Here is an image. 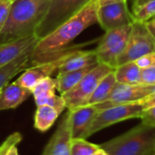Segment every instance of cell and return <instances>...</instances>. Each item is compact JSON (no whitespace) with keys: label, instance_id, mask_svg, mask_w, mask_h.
<instances>
[{"label":"cell","instance_id":"obj_15","mask_svg":"<svg viewBox=\"0 0 155 155\" xmlns=\"http://www.w3.org/2000/svg\"><path fill=\"white\" fill-rule=\"evenodd\" d=\"M32 92L15 82L7 84L0 92V111L7 109H15L24 103Z\"/></svg>","mask_w":155,"mask_h":155},{"label":"cell","instance_id":"obj_2","mask_svg":"<svg viewBox=\"0 0 155 155\" xmlns=\"http://www.w3.org/2000/svg\"><path fill=\"white\" fill-rule=\"evenodd\" d=\"M51 0H14L7 21L0 33V44L35 35Z\"/></svg>","mask_w":155,"mask_h":155},{"label":"cell","instance_id":"obj_20","mask_svg":"<svg viewBox=\"0 0 155 155\" xmlns=\"http://www.w3.org/2000/svg\"><path fill=\"white\" fill-rule=\"evenodd\" d=\"M116 84L117 81L115 78L114 71H113L101 80L94 92L89 98L86 105H94L105 101L112 93Z\"/></svg>","mask_w":155,"mask_h":155},{"label":"cell","instance_id":"obj_34","mask_svg":"<svg viewBox=\"0 0 155 155\" xmlns=\"http://www.w3.org/2000/svg\"><path fill=\"white\" fill-rule=\"evenodd\" d=\"M92 155H108V153H107L104 149H102V148L100 147L96 152H94Z\"/></svg>","mask_w":155,"mask_h":155},{"label":"cell","instance_id":"obj_32","mask_svg":"<svg viewBox=\"0 0 155 155\" xmlns=\"http://www.w3.org/2000/svg\"><path fill=\"white\" fill-rule=\"evenodd\" d=\"M145 24H146V26L149 29V31L152 33V35H155V16L153 17L152 19H150L149 21H147Z\"/></svg>","mask_w":155,"mask_h":155},{"label":"cell","instance_id":"obj_30","mask_svg":"<svg viewBox=\"0 0 155 155\" xmlns=\"http://www.w3.org/2000/svg\"><path fill=\"white\" fill-rule=\"evenodd\" d=\"M140 118L143 124L155 127V105L144 110Z\"/></svg>","mask_w":155,"mask_h":155},{"label":"cell","instance_id":"obj_37","mask_svg":"<svg viewBox=\"0 0 155 155\" xmlns=\"http://www.w3.org/2000/svg\"><path fill=\"white\" fill-rule=\"evenodd\" d=\"M0 92H1V89H0Z\"/></svg>","mask_w":155,"mask_h":155},{"label":"cell","instance_id":"obj_25","mask_svg":"<svg viewBox=\"0 0 155 155\" xmlns=\"http://www.w3.org/2000/svg\"><path fill=\"white\" fill-rule=\"evenodd\" d=\"M55 89H56L55 79L49 76V77H45V78L42 79L41 81H39L34 86V88L31 90V92H32V95L34 97H35L42 94L50 92V91H55Z\"/></svg>","mask_w":155,"mask_h":155},{"label":"cell","instance_id":"obj_33","mask_svg":"<svg viewBox=\"0 0 155 155\" xmlns=\"http://www.w3.org/2000/svg\"><path fill=\"white\" fill-rule=\"evenodd\" d=\"M16 145L17 144H15L13 146H11L8 151L6 152L5 155H19L18 154V151H17V148H16Z\"/></svg>","mask_w":155,"mask_h":155},{"label":"cell","instance_id":"obj_31","mask_svg":"<svg viewBox=\"0 0 155 155\" xmlns=\"http://www.w3.org/2000/svg\"><path fill=\"white\" fill-rule=\"evenodd\" d=\"M144 106V109H148L152 106H154L155 105V91L153 93H152L151 94H149L147 97H145L143 100L141 101Z\"/></svg>","mask_w":155,"mask_h":155},{"label":"cell","instance_id":"obj_9","mask_svg":"<svg viewBox=\"0 0 155 155\" xmlns=\"http://www.w3.org/2000/svg\"><path fill=\"white\" fill-rule=\"evenodd\" d=\"M154 91L155 85L144 84H124L117 83L108 98L100 104H94V106L100 112L113 106L140 102Z\"/></svg>","mask_w":155,"mask_h":155},{"label":"cell","instance_id":"obj_40","mask_svg":"<svg viewBox=\"0 0 155 155\" xmlns=\"http://www.w3.org/2000/svg\"><path fill=\"white\" fill-rule=\"evenodd\" d=\"M154 155H155V154H154Z\"/></svg>","mask_w":155,"mask_h":155},{"label":"cell","instance_id":"obj_21","mask_svg":"<svg viewBox=\"0 0 155 155\" xmlns=\"http://www.w3.org/2000/svg\"><path fill=\"white\" fill-rule=\"evenodd\" d=\"M59 114L51 106L40 105L37 106L35 114L34 126L39 132L48 131L55 123Z\"/></svg>","mask_w":155,"mask_h":155},{"label":"cell","instance_id":"obj_29","mask_svg":"<svg viewBox=\"0 0 155 155\" xmlns=\"http://www.w3.org/2000/svg\"><path fill=\"white\" fill-rule=\"evenodd\" d=\"M141 80L142 84L155 85V66L149 67L146 69H142Z\"/></svg>","mask_w":155,"mask_h":155},{"label":"cell","instance_id":"obj_8","mask_svg":"<svg viewBox=\"0 0 155 155\" xmlns=\"http://www.w3.org/2000/svg\"><path fill=\"white\" fill-rule=\"evenodd\" d=\"M144 110V106L141 101L116 105L102 110L95 115L91 126L85 134L84 139L117 123L133 118H140Z\"/></svg>","mask_w":155,"mask_h":155},{"label":"cell","instance_id":"obj_5","mask_svg":"<svg viewBox=\"0 0 155 155\" xmlns=\"http://www.w3.org/2000/svg\"><path fill=\"white\" fill-rule=\"evenodd\" d=\"M113 71H114V68L98 63V64L86 74L74 87L61 94L65 102L66 108L68 110H73L77 107L86 105L89 98L101 80Z\"/></svg>","mask_w":155,"mask_h":155},{"label":"cell","instance_id":"obj_18","mask_svg":"<svg viewBox=\"0 0 155 155\" xmlns=\"http://www.w3.org/2000/svg\"><path fill=\"white\" fill-rule=\"evenodd\" d=\"M97 64L98 63L94 64H91L89 66H86L79 70L65 72V73H58L55 78L56 89L61 94L68 92L73 87H74L83 79V77L86 74H88L92 69H94Z\"/></svg>","mask_w":155,"mask_h":155},{"label":"cell","instance_id":"obj_24","mask_svg":"<svg viewBox=\"0 0 155 155\" xmlns=\"http://www.w3.org/2000/svg\"><path fill=\"white\" fill-rule=\"evenodd\" d=\"M132 15L134 21L146 23L155 16V0H150L138 6H133Z\"/></svg>","mask_w":155,"mask_h":155},{"label":"cell","instance_id":"obj_10","mask_svg":"<svg viewBox=\"0 0 155 155\" xmlns=\"http://www.w3.org/2000/svg\"><path fill=\"white\" fill-rule=\"evenodd\" d=\"M134 21L133 15L129 11L125 0H117L101 5L98 9L97 23L105 32L131 25Z\"/></svg>","mask_w":155,"mask_h":155},{"label":"cell","instance_id":"obj_38","mask_svg":"<svg viewBox=\"0 0 155 155\" xmlns=\"http://www.w3.org/2000/svg\"><path fill=\"white\" fill-rule=\"evenodd\" d=\"M125 1H127V0H125Z\"/></svg>","mask_w":155,"mask_h":155},{"label":"cell","instance_id":"obj_7","mask_svg":"<svg viewBox=\"0 0 155 155\" xmlns=\"http://www.w3.org/2000/svg\"><path fill=\"white\" fill-rule=\"evenodd\" d=\"M155 52V37L149 31L145 23L134 21L132 32L125 48L117 60V66Z\"/></svg>","mask_w":155,"mask_h":155},{"label":"cell","instance_id":"obj_35","mask_svg":"<svg viewBox=\"0 0 155 155\" xmlns=\"http://www.w3.org/2000/svg\"><path fill=\"white\" fill-rule=\"evenodd\" d=\"M148 1H150V0H135L134 3V6L141 5H143V4H144V3H146Z\"/></svg>","mask_w":155,"mask_h":155},{"label":"cell","instance_id":"obj_36","mask_svg":"<svg viewBox=\"0 0 155 155\" xmlns=\"http://www.w3.org/2000/svg\"><path fill=\"white\" fill-rule=\"evenodd\" d=\"M114 1H117V0H99V4H100V6H101V5H104L109 4V3H113Z\"/></svg>","mask_w":155,"mask_h":155},{"label":"cell","instance_id":"obj_12","mask_svg":"<svg viewBox=\"0 0 155 155\" xmlns=\"http://www.w3.org/2000/svg\"><path fill=\"white\" fill-rule=\"evenodd\" d=\"M71 129L69 113L62 118L58 128L49 140L42 155H70Z\"/></svg>","mask_w":155,"mask_h":155},{"label":"cell","instance_id":"obj_13","mask_svg":"<svg viewBox=\"0 0 155 155\" xmlns=\"http://www.w3.org/2000/svg\"><path fill=\"white\" fill-rule=\"evenodd\" d=\"M98 112L94 105H83L73 110H68L72 139H84L85 134Z\"/></svg>","mask_w":155,"mask_h":155},{"label":"cell","instance_id":"obj_22","mask_svg":"<svg viewBox=\"0 0 155 155\" xmlns=\"http://www.w3.org/2000/svg\"><path fill=\"white\" fill-rule=\"evenodd\" d=\"M35 104L37 106L40 105H48L53 107L59 114L64 111L66 108L65 102L64 98L61 96H58L55 94V91H50L45 94H42L38 96L34 97Z\"/></svg>","mask_w":155,"mask_h":155},{"label":"cell","instance_id":"obj_4","mask_svg":"<svg viewBox=\"0 0 155 155\" xmlns=\"http://www.w3.org/2000/svg\"><path fill=\"white\" fill-rule=\"evenodd\" d=\"M90 0H51L47 12L37 25L35 35L43 39L74 16Z\"/></svg>","mask_w":155,"mask_h":155},{"label":"cell","instance_id":"obj_1","mask_svg":"<svg viewBox=\"0 0 155 155\" xmlns=\"http://www.w3.org/2000/svg\"><path fill=\"white\" fill-rule=\"evenodd\" d=\"M99 7V0H90L74 16L39 40L33 50L29 67L55 60L69 52L79 50L78 48L84 45L68 46L82 32L97 23Z\"/></svg>","mask_w":155,"mask_h":155},{"label":"cell","instance_id":"obj_6","mask_svg":"<svg viewBox=\"0 0 155 155\" xmlns=\"http://www.w3.org/2000/svg\"><path fill=\"white\" fill-rule=\"evenodd\" d=\"M131 32L132 24L106 31L94 50L98 63L115 69L117 60L125 48Z\"/></svg>","mask_w":155,"mask_h":155},{"label":"cell","instance_id":"obj_26","mask_svg":"<svg viewBox=\"0 0 155 155\" xmlns=\"http://www.w3.org/2000/svg\"><path fill=\"white\" fill-rule=\"evenodd\" d=\"M13 2L14 0H0V33L7 21Z\"/></svg>","mask_w":155,"mask_h":155},{"label":"cell","instance_id":"obj_23","mask_svg":"<svg viewBox=\"0 0 155 155\" xmlns=\"http://www.w3.org/2000/svg\"><path fill=\"white\" fill-rule=\"evenodd\" d=\"M100 148V145L87 142L85 139H72L70 144V155H92Z\"/></svg>","mask_w":155,"mask_h":155},{"label":"cell","instance_id":"obj_27","mask_svg":"<svg viewBox=\"0 0 155 155\" xmlns=\"http://www.w3.org/2000/svg\"><path fill=\"white\" fill-rule=\"evenodd\" d=\"M21 140H22V136L19 133H14L10 134L0 145V155H5L6 152L11 146L15 144H18Z\"/></svg>","mask_w":155,"mask_h":155},{"label":"cell","instance_id":"obj_28","mask_svg":"<svg viewBox=\"0 0 155 155\" xmlns=\"http://www.w3.org/2000/svg\"><path fill=\"white\" fill-rule=\"evenodd\" d=\"M134 62L141 69H146L149 67L155 66V52L147 54L138 58Z\"/></svg>","mask_w":155,"mask_h":155},{"label":"cell","instance_id":"obj_19","mask_svg":"<svg viewBox=\"0 0 155 155\" xmlns=\"http://www.w3.org/2000/svg\"><path fill=\"white\" fill-rule=\"evenodd\" d=\"M142 69L135 62H129L117 66L114 69V74L117 83L124 84H139L141 80Z\"/></svg>","mask_w":155,"mask_h":155},{"label":"cell","instance_id":"obj_16","mask_svg":"<svg viewBox=\"0 0 155 155\" xmlns=\"http://www.w3.org/2000/svg\"><path fill=\"white\" fill-rule=\"evenodd\" d=\"M35 45L28 48L16 59L0 68V89L9 84L10 80L16 74L29 67L30 58Z\"/></svg>","mask_w":155,"mask_h":155},{"label":"cell","instance_id":"obj_11","mask_svg":"<svg viewBox=\"0 0 155 155\" xmlns=\"http://www.w3.org/2000/svg\"><path fill=\"white\" fill-rule=\"evenodd\" d=\"M74 51L69 52L55 60L26 68L24 73L15 81V83L31 91L39 81L45 77L51 76L54 72L58 71V69L60 68L62 64L67 59L69 54Z\"/></svg>","mask_w":155,"mask_h":155},{"label":"cell","instance_id":"obj_17","mask_svg":"<svg viewBox=\"0 0 155 155\" xmlns=\"http://www.w3.org/2000/svg\"><path fill=\"white\" fill-rule=\"evenodd\" d=\"M98 60L94 50L93 51H81L77 50L69 54L67 59L62 64L58 69V73H65L79 70L97 64Z\"/></svg>","mask_w":155,"mask_h":155},{"label":"cell","instance_id":"obj_14","mask_svg":"<svg viewBox=\"0 0 155 155\" xmlns=\"http://www.w3.org/2000/svg\"><path fill=\"white\" fill-rule=\"evenodd\" d=\"M39 40L35 35L21 39L0 44V68L11 63Z\"/></svg>","mask_w":155,"mask_h":155},{"label":"cell","instance_id":"obj_39","mask_svg":"<svg viewBox=\"0 0 155 155\" xmlns=\"http://www.w3.org/2000/svg\"><path fill=\"white\" fill-rule=\"evenodd\" d=\"M154 37H155V35H154Z\"/></svg>","mask_w":155,"mask_h":155},{"label":"cell","instance_id":"obj_3","mask_svg":"<svg viewBox=\"0 0 155 155\" xmlns=\"http://www.w3.org/2000/svg\"><path fill=\"white\" fill-rule=\"evenodd\" d=\"M100 147L108 155H154L155 127L142 123Z\"/></svg>","mask_w":155,"mask_h":155}]
</instances>
